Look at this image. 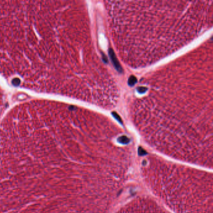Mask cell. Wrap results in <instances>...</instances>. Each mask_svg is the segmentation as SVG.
Wrapping results in <instances>:
<instances>
[{
	"label": "cell",
	"mask_w": 213,
	"mask_h": 213,
	"mask_svg": "<svg viewBox=\"0 0 213 213\" xmlns=\"http://www.w3.org/2000/svg\"><path fill=\"white\" fill-rule=\"evenodd\" d=\"M109 55L110 56V58H111V60L113 63L114 67H115V68L116 69V70L117 71H119L120 72H123V69L121 66L120 65L118 60H117V59L116 56V55L114 53V52L113 51V50L112 49H109Z\"/></svg>",
	"instance_id": "obj_3"
},
{
	"label": "cell",
	"mask_w": 213,
	"mask_h": 213,
	"mask_svg": "<svg viewBox=\"0 0 213 213\" xmlns=\"http://www.w3.org/2000/svg\"><path fill=\"white\" fill-rule=\"evenodd\" d=\"M67 2L0 1V75L36 93L68 92Z\"/></svg>",
	"instance_id": "obj_1"
},
{
	"label": "cell",
	"mask_w": 213,
	"mask_h": 213,
	"mask_svg": "<svg viewBox=\"0 0 213 213\" xmlns=\"http://www.w3.org/2000/svg\"><path fill=\"white\" fill-rule=\"evenodd\" d=\"M113 114V116L115 117V118L117 120V121H118L121 124H123V122H122V120H121V119L120 118V117L118 116V115H117L116 113H112Z\"/></svg>",
	"instance_id": "obj_6"
},
{
	"label": "cell",
	"mask_w": 213,
	"mask_h": 213,
	"mask_svg": "<svg viewBox=\"0 0 213 213\" xmlns=\"http://www.w3.org/2000/svg\"><path fill=\"white\" fill-rule=\"evenodd\" d=\"M138 91L139 93H144L147 91V87H139L138 88Z\"/></svg>",
	"instance_id": "obj_5"
},
{
	"label": "cell",
	"mask_w": 213,
	"mask_h": 213,
	"mask_svg": "<svg viewBox=\"0 0 213 213\" xmlns=\"http://www.w3.org/2000/svg\"><path fill=\"white\" fill-rule=\"evenodd\" d=\"M137 83V79L134 76H131L128 79V84L130 86H134Z\"/></svg>",
	"instance_id": "obj_4"
},
{
	"label": "cell",
	"mask_w": 213,
	"mask_h": 213,
	"mask_svg": "<svg viewBox=\"0 0 213 213\" xmlns=\"http://www.w3.org/2000/svg\"><path fill=\"white\" fill-rule=\"evenodd\" d=\"M140 170L144 185L170 212L212 213L211 171L151 155Z\"/></svg>",
	"instance_id": "obj_2"
}]
</instances>
